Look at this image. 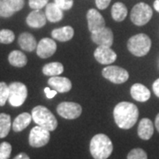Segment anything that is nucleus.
Here are the masks:
<instances>
[{"label": "nucleus", "mask_w": 159, "mask_h": 159, "mask_svg": "<svg viewBox=\"0 0 159 159\" xmlns=\"http://www.w3.org/2000/svg\"><path fill=\"white\" fill-rule=\"evenodd\" d=\"M32 119L37 125L45 128L50 132L57 127V120L51 111L45 106L38 105L32 110Z\"/></svg>", "instance_id": "obj_3"}, {"label": "nucleus", "mask_w": 159, "mask_h": 159, "mask_svg": "<svg viewBox=\"0 0 159 159\" xmlns=\"http://www.w3.org/2000/svg\"><path fill=\"white\" fill-rule=\"evenodd\" d=\"M45 15L47 20L51 22H58L63 19V10L55 3H49L46 6Z\"/></svg>", "instance_id": "obj_19"}, {"label": "nucleus", "mask_w": 159, "mask_h": 159, "mask_svg": "<svg viewBox=\"0 0 159 159\" xmlns=\"http://www.w3.org/2000/svg\"><path fill=\"white\" fill-rule=\"evenodd\" d=\"M91 40L98 44V46L111 47L113 43V33L110 28L104 27L103 29L98 30L91 34Z\"/></svg>", "instance_id": "obj_10"}, {"label": "nucleus", "mask_w": 159, "mask_h": 159, "mask_svg": "<svg viewBox=\"0 0 159 159\" xmlns=\"http://www.w3.org/2000/svg\"><path fill=\"white\" fill-rule=\"evenodd\" d=\"M111 0H96V5H97V8L100 10H104L106 9L110 5Z\"/></svg>", "instance_id": "obj_34"}, {"label": "nucleus", "mask_w": 159, "mask_h": 159, "mask_svg": "<svg viewBox=\"0 0 159 159\" xmlns=\"http://www.w3.org/2000/svg\"><path fill=\"white\" fill-rule=\"evenodd\" d=\"M57 51V43L51 38H43L36 47V54L41 58L51 57Z\"/></svg>", "instance_id": "obj_12"}, {"label": "nucleus", "mask_w": 159, "mask_h": 159, "mask_svg": "<svg viewBox=\"0 0 159 159\" xmlns=\"http://www.w3.org/2000/svg\"><path fill=\"white\" fill-rule=\"evenodd\" d=\"M155 126H156L157 130L158 131V133H159V113L157 115L156 119H155Z\"/></svg>", "instance_id": "obj_38"}, {"label": "nucleus", "mask_w": 159, "mask_h": 159, "mask_svg": "<svg viewBox=\"0 0 159 159\" xmlns=\"http://www.w3.org/2000/svg\"><path fill=\"white\" fill-rule=\"evenodd\" d=\"M152 89H153V91H154V93H155V95H156L157 97H159V78L154 81L153 86H152Z\"/></svg>", "instance_id": "obj_36"}, {"label": "nucleus", "mask_w": 159, "mask_h": 159, "mask_svg": "<svg viewBox=\"0 0 159 159\" xmlns=\"http://www.w3.org/2000/svg\"><path fill=\"white\" fill-rule=\"evenodd\" d=\"M4 1L14 11H20L24 6V0H4Z\"/></svg>", "instance_id": "obj_31"}, {"label": "nucleus", "mask_w": 159, "mask_h": 159, "mask_svg": "<svg viewBox=\"0 0 159 159\" xmlns=\"http://www.w3.org/2000/svg\"><path fill=\"white\" fill-rule=\"evenodd\" d=\"M154 8H155L156 11L159 12V0H156L154 2Z\"/></svg>", "instance_id": "obj_39"}, {"label": "nucleus", "mask_w": 159, "mask_h": 159, "mask_svg": "<svg viewBox=\"0 0 159 159\" xmlns=\"http://www.w3.org/2000/svg\"><path fill=\"white\" fill-rule=\"evenodd\" d=\"M44 92H45L46 97L49 98V99L53 98V97L57 95V90H55V89H51V88H45V89H44Z\"/></svg>", "instance_id": "obj_35"}, {"label": "nucleus", "mask_w": 159, "mask_h": 159, "mask_svg": "<svg viewBox=\"0 0 159 159\" xmlns=\"http://www.w3.org/2000/svg\"><path fill=\"white\" fill-rule=\"evenodd\" d=\"M88 27L91 33L97 32L105 27V20L102 14L96 9H89L87 13Z\"/></svg>", "instance_id": "obj_13"}, {"label": "nucleus", "mask_w": 159, "mask_h": 159, "mask_svg": "<svg viewBox=\"0 0 159 159\" xmlns=\"http://www.w3.org/2000/svg\"><path fill=\"white\" fill-rule=\"evenodd\" d=\"M11 127V116L6 113H0V138L7 136Z\"/></svg>", "instance_id": "obj_25"}, {"label": "nucleus", "mask_w": 159, "mask_h": 159, "mask_svg": "<svg viewBox=\"0 0 159 159\" xmlns=\"http://www.w3.org/2000/svg\"><path fill=\"white\" fill-rule=\"evenodd\" d=\"M48 2L49 0H29V5L34 10H40L47 6Z\"/></svg>", "instance_id": "obj_32"}, {"label": "nucleus", "mask_w": 159, "mask_h": 159, "mask_svg": "<svg viewBox=\"0 0 159 159\" xmlns=\"http://www.w3.org/2000/svg\"><path fill=\"white\" fill-rule=\"evenodd\" d=\"M151 48V40L147 34H138L132 36L127 42V49L136 57L147 55Z\"/></svg>", "instance_id": "obj_4"}, {"label": "nucleus", "mask_w": 159, "mask_h": 159, "mask_svg": "<svg viewBox=\"0 0 159 159\" xmlns=\"http://www.w3.org/2000/svg\"><path fill=\"white\" fill-rule=\"evenodd\" d=\"M126 15H127V8L123 3L117 2L112 6L111 16L114 20H116L118 22L123 21L126 17Z\"/></svg>", "instance_id": "obj_23"}, {"label": "nucleus", "mask_w": 159, "mask_h": 159, "mask_svg": "<svg viewBox=\"0 0 159 159\" xmlns=\"http://www.w3.org/2000/svg\"><path fill=\"white\" fill-rule=\"evenodd\" d=\"M54 3L59 6L63 11H67L74 6V0H55Z\"/></svg>", "instance_id": "obj_33"}, {"label": "nucleus", "mask_w": 159, "mask_h": 159, "mask_svg": "<svg viewBox=\"0 0 159 159\" xmlns=\"http://www.w3.org/2000/svg\"><path fill=\"white\" fill-rule=\"evenodd\" d=\"M13 159H30V157H29V156H28L26 153H23V152H21V153L18 154L17 156H16V157H15Z\"/></svg>", "instance_id": "obj_37"}, {"label": "nucleus", "mask_w": 159, "mask_h": 159, "mask_svg": "<svg viewBox=\"0 0 159 159\" xmlns=\"http://www.w3.org/2000/svg\"><path fill=\"white\" fill-rule=\"evenodd\" d=\"M50 139H51L50 131L40 125H35L31 129L29 134V145L33 148H41L45 146L50 142Z\"/></svg>", "instance_id": "obj_7"}, {"label": "nucleus", "mask_w": 159, "mask_h": 159, "mask_svg": "<svg viewBox=\"0 0 159 159\" xmlns=\"http://www.w3.org/2000/svg\"><path fill=\"white\" fill-rule=\"evenodd\" d=\"M113 117L119 128L127 130L135 125L139 118V110L133 102H119L113 110Z\"/></svg>", "instance_id": "obj_1"}, {"label": "nucleus", "mask_w": 159, "mask_h": 159, "mask_svg": "<svg viewBox=\"0 0 159 159\" xmlns=\"http://www.w3.org/2000/svg\"><path fill=\"white\" fill-rule=\"evenodd\" d=\"M48 84L52 89L57 91V93H66L72 89V82L68 78L60 76H52L48 80Z\"/></svg>", "instance_id": "obj_14"}, {"label": "nucleus", "mask_w": 159, "mask_h": 159, "mask_svg": "<svg viewBox=\"0 0 159 159\" xmlns=\"http://www.w3.org/2000/svg\"><path fill=\"white\" fill-rule=\"evenodd\" d=\"M94 57L97 62L102 65H111L116 61L117 54L111 47L98 46L94 52Z\"/></svg>", "instance_id": "obj_11"}, {"label": "nucleus", "mask_w": 159, "mask_h": 159, "mask_svg": "<svg viewBox=\"0 0 159 159\" xmlns=\"http://www.w3.org/2000/svg\"><path fill=\"white\" fill-rule=\"evenodd\" d=\"M102 76L115 84H121L129 79V74L125 69L117 66H109L102 69Z\"/></svg>", "instance_id": "obj_8"}, {"label": "nucleus", "mask_w": 159, "mask_h": 159, "mask_svg": "<svg viewBox=\"0 0 159 159\" xmlns=\"http://www.w3.org/2000/svg\"><path fill=\"white\" fill-rule=\"evenodd\" d=\"M64 72V66L59 62H51L46 64L43 67V73L47 76H58Z\"/></svg>", "instance_id": "obj_24"}, {"label": "nucleus", "mask_w": 159, "mask_h": 159, "mask_svg": "<svg viewBox=\"0 0 159 159\" xmlns=\"http://www.w3.org/2000/svg\"><path fill=\"white\" fill-rule=\"evenodd\" d=\"M15 39L14 33L10 29H2L0 30V43L9 44Z\"/></svg>", "instance_id": "obj_26"}, {"label": "nucleus", "mask_w": 159, "mask_h": 159, "mask_svg": "<svg viewBox=\"0 0 159 159\" xmlns=\"http://www.w3.org/2000/svg\"><path fill=\"white\" fill-rule=\"evenodd\" d=\"M9 98V85L6 82H0V106H4Z\"/></svg>", "instance_id": "obj_27"}, {"label": "nucleus", "mask_w": 159, "mask_h": 159, "mask_svg": "<svg viewBox=\"0 0 159 159\" xmlns=\"http://www.w3.org/2000/svg\"><path fill=\"white\" fill-rule=\"evenodd\" d=\"M153 11L146 3H139L133 7L131 11V20L136 26H143L151 20Z\"/></svg>", "instance_id": "obj_5"}, {"label": "nucleus", "mask_w": 159, "mask_h": 159, "mask_svg": "<svg viewBox=\"0 0 159 159\" xmlns=\"http://www.w3.org/2000/svg\"><path fill=\"white\" fill-rule=\"evenodd\" d=\"M32 115L28 112H23V113L18 115L13 120L11 124V128L14 132H21L25 128H27L31 123L32 120Z\"/></svg>", "instance_id": "obj_20"}, {"label": "nucleus", "mask_w": 159, "mask_h": 159, "mask_svg": "<svg viewBox=\"0 0 159 159\" xmlns=\"http://www.w3.org/2000/svg\"><path fill=\"white\" fill-rule=\"evenodd\" d=\"M8 61L15 67H23L27 65L28 58L22 51H12L8 56Z\"/></svg>", "instance_id": "obj_22"}, {"label": "nucleus", "mask_w": 159, "mask_h": 159, "mask_svg": "<svg viewBox=\"0 0 159 159\" xmlns=\"http://www.w3.org/2000/svg\"><path fill=\"white\" fill-rule=\"evenodd\" d=\"M131 97L138 102H147L150 98V91L141 83H135L131 87Z\"/></svg>", "instance_id": "obj_16"}, {"label": "nucleus", "mask_w": 159, "mask_h": 159, "mask_svg": "<svg viewBox=\"0 0 159 159\" xmlns=\"http://www.w3.org/2000/svg\"><path fill=\"white\" fill-rule=\"evenodd\" d=\"M57 114L66 119H75L82 112V108L79 103L74 102H63L57 107Z\"/></svg>", "instance_id": "obj_9"}, {"label": "nucleus", "mask_w": 159, "mask_h": 159, "mask_svg": "<svg viewBox=\"0 0 159 159\" xmlns=\"http://www.w3.org/2000/svg\"><path fill=\"white\" fill-rule=\"evenodd\" d=\"M28 97V89L21 82H11L9 85V98L8 101L11 106H21Z\"/></svg>", "instance_id": "obj_6"}, {"label": "nucleus", "mask_w": 159, "mask_h": 159, "mask_svg": "<svg viewBox=\"0 0 159 159\" xmlns=\"http://www.w3.org/2000/svg\"><path fill=\"white\" fill-rule=\"evenodd\" d=\"M89 150L94 159H107L112 153L113 145L106 134H98L91 139Z\"/></svg>", "instance_id": "obj_2"}, {"label": "nucleus", "mask_w": 159, "mask_h": 159, "mask_svg": "<svg viewBox=\"0 0 159 159\" xmlns=\"http://www.w3.org/2000/svg\"><path fill=\"white\" fill-rule=\"evenodd\" d=\"M46 18L45 13H43L41 10H34L32 11L27 17V24L29 27L33 29H41L44 27L46 24Z\"/></svg>", "instance_id": "obj_15"}, {"label": "nucleus", "mask_w": 159, "mask_h": 159, "mask_svg": "<svg viewBox=\"0 0 159 159\" xmlns=\"http://www.w3.org/2000/svg\"><path fill=\"white\" fill-rule=\"evenodd\" d=\"M74 30L70 26L55 29L51 32V36L59 42H67L74 37Z\"/></svg>", "instance_id": "obj_21"}, {"label": "nucleus", "mask_w": 159, "mask_h": 159, "mask_svg": "<svg viewBox=\"0 0 159 159\" xmlns=\"http://www.w3.org/2000/svg\"><path fill=\"white\" fill-rule=\"evenodd\" d=\"M127 159H148V155L142 148H136L132 149L127 155Z\"/></svg>", "instance_id": "obj_28"}, {"label": "nucleus", "mask_w": 159, "mask_h": 159, "mask_svg": "<svg viewBox=\"0 0 159 159\" xmlns=\"http://www.w3.org/2000/svg\"><path fill=\"white\" fill-rule=\"evenodd\" d=\"M11 153V145L7 142L0 144V159H9Z\"/></svg>", "instance_id": "obj_29"}, {"label": "nucleus", "mask_w": 159, "mask_h": 159, "mask_svg": "<svg viewBox=\"0 0 159 159\" xmlns=\"http://www.w3.org/2000/svg\"><path fill=\"white\" fill-rule=\"evenodd\" d=\"M18 43L23 51H29V52L34 51L38 44L36 43V40L34 37V35L27 32H24L20 34L19 39H18Z\"/></svg>", "instance_id": "obj_18"}, {"label": "nucleus", "mask_w": 159, "mask_h": 159, "mask_svg": "<svg viewBox=\"0 0 159 159\" xmlns=\"http://www.w3.org/2000/svg\"><path fill=\"white\" fill-rule=\"evenodd\" d=\"M137 133L142 140H144V141L149 140L154 134L153 122L147 118L142 119L139 123Z\"/></svg>", "instance_id": "obj_17"}, {"label": "nucleus", "mask_w": 159, "mask_h": 159, "mask_svg": "<svg viewBox=\"0 0 159 159\" xmlns=\"http://www.w3.org/2000/svg\"><path fill=\"white\" fill-rule=\"evenodd\" d=\"M15 11H12L9 6L6 5L4 0H0V16L8 18L12 16Z\"/></svg>", "instance_id": "obj_30"}]
</instances>
